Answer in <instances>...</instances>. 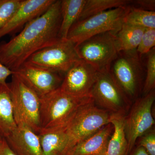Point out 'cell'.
Listing matches in <instances>:
<instances>
[{"mask_svg":"<svg viewBox=\"0 0 155 155\" xmlns=\"http://www.w3.org/2000/svg\"><path fill=\"white\" fill-rule=\"evenodd\" d=\"M98 72L91 64L80 59L64 74L60 89L77 97H91Z\"/></svg>","mask_w":155,"mask_h":155,"instance_id":"11","label":"cell"},{"mask_svg":"<svg viewBox=\"0 0 155 155\" xmlns=\"http://www.w3.org/2000/svg\"><path fill=\"white\" fill-rule=\"evenodd\" d=\"M38 134L42 155H68L72 150L64 127L41 129Z\"/></svg>","mask_w":155,"mask_h":155,"instance_id":"15","label":"cell"},{"mask_svg":"<svg viewBox=\"0 0 155 155\" xmlns=\"http://www.w3.org/2000/svg\"><path fill=\"white\" fill-rule=\"evenodd\" d=\"M5 139L17 155H42L38 134L26 125L17 126Z\"/></svg>","mask_w":155,"mask_h":155,"instance_id":"14","label":"cell"},{"mask_svg":"<svg viewBox=\"0 0 155 155\" xmlns=\"http://www.w3.org/2000/svg\"><path fill=\"white\" fill-rule=\"evenodd\" d=\"M111 116L107 111L98 107L93 101L81 107L64 126L71 149L110 123Z\"/></svg>","mask_w":155,"mask_h":155,"instance_id":"5","label":"cell"},{"mask_svg":"<svg viewBox=\"0 0 155 155\" xmlns=\"http://www.w3.org/2000/svg\"><path fill=\"white\" fill-rule=\"evenodd\" d=\"M0 155H17L11 149L5 139L0 145Z\"/></svg>","mask_w":155,"mask_h":155,"instance_id":"29","label":"cell"},{"mask_svg":"<svg viewBox=\"0 0 155 155\" xmlns=\"http://www.w3.org/2000/svg\"><path fill=\"white\" fill-rule=\"evenodd\" d=\"M17 127L8 84H0V137L5 139Z\"/></svg>","mask_w":155,"mask_h":155,"instance_id":"17","label":"cell"},{"mask_svg":"<svg viewBox=\"0 0 155 155\" xmlns=\"http://www.w3.org/2000/svg\"><path fill=\"white\" fill-rule=\"evenodd\" d=\"M146 55V74L142 92L143 95H145L154 90L155 87V48Z\"/></svg>","mask_w":155,"mask_h":155,"instance_id":"23","label":"cell"},{"mask_svg":"<svg viewBox=\"0 0 155 155\" xmlns=\"http://www.w3.org/2000/svg\"><path fill=\"white\" fill-rule=\"evenodd\" d=\"M115 33L99 34L76 44L75 50L79 59L91 64L98 71L108 70L119 52Z\"/></svg>","mask_w":155,"mask_h":155,"instance_id":"9","label":"cell"},{"mask_svg":"<svg viewBox=\"0 0 155 155\" xmlns=\"http://www.w3.org/2000/svg\"><path fill=\"white\" fill-rule=\"evenodd\" d=\"M132 2L130 0H86L78 21L110 9L129 5L132 4Z\"/></svg>","mask_w":155,"mask_h":155,"instance_id":"21","label":"cell"},{"mask_svg":"<svg viewBox=\"0 0 155 155\" xmlns=\"http://www.w3.org/2000/svg\"><path fill=\"white\" fill-rule=\"evenodd\" d=\"M14 74V72L7 68L0 62V84H7V78Z\"/></svg>","mask_w":155,"mask_h":155,"instance_id":"28","label":"cell"},{"mask_svg":"<svg viewBox=\"0 0 155 155\" xmlns=\"http://www.w3.org/2000/svg\"><path fill=\"white\" fill-rule=\"evenodd\" d=\"M123 23L145 28H155V11H146L129 5Z\"/></svg>","mask_w":155,"mask_h":155,"instance_id":"22","label":"cell"},{"mask_svg":"<svg viewBox=\"0 0 155 155\" xmlns=\"http://www.w3.org/2000/svg\"><path fill=\"white\" fill-rule=\"evenodd\" d=\"M75 45L68 40H61L36 52L24 64L64 75L80 60L75 50Z\"/></svg>","mask_w":155,"mask_h":155,"instance_id":"7","label":"cell"},{"mask_svg":"<svg viewBox=\"0 0 155 155\" xmlns=\"http://www.w3.org/2000/svg\"><path fill=\"white\" fill-rule=\"evenodd\" d=\"M13 72L39 97L60 88L64 77L61 73L25 64Z\"/></svg>","mask_w":155,"mask_h":155,"instance_id":"12","label":"cell"},{"mask_svg":"<svg viewBox=\"0 0 155 155\" xmlns=\"http://www.w3.org/2000/svg\"><path fill=\"white\" fill-rule=\"evenodd\" d=\"M107 71L131 102L139 97L144 83L145 69L136 50L119 51Z\"/></svg>","mask_w":155,"mask_h":155,"instance_id":"2","label":"cell"},{"mask_svg":"<svg viewBox=\"0 0 155 155\" xmlns=\"http://www.w3.org/2000/svg\"><path fill=\"white\" fill-rule=\"evenodd\" d=\"M155 46V28H146L136 51L140 57L147 54Z\"/></svg>","mask_w":155,"mask_h":155,"instance_id":"25","label":"cell"},{"mask_svg":"<svg viewBox=\"0 0 155 155\" xmlns=\"http://www.w3.org/2000/svg\"><path fill=\"white\" fill-rule=\"evenodd\" d=\"M91 97L98 107L112 115L125 117L133 104L116 84L107 70L99 71Z\"/></svg>","mask_w":155,"mask_h":155,"instance_id":"8","label":"cell"},{"mask_svg":"<svg viewBox=\"0 0 155 155\" xmlns=\"http://www.w3.org/2000/svg\"><path fill=\"white\" fill-rule=\"evenodd\" d=\"M4 138H2L0 137V145L2 143L3 141H4Z\"/></svg>","mask_w":155,"mask_h":155,"instance_id":"31","label":"cell"},{"mask_svg":"<svg viewBox=\"0 0 155 155\" xmlns=\"http://www.w3.org/2000/svg\"><path fill=\"white\" fill-rule=\"evenodd\" d=\"M129 154L130 155H150L143 147L138 146L134 149L132 150Z\"/></svg>","mask_w":155,"mask_h":155,"instance_id":"30","label":"cell"},{"mask_svg":"<svg viewBox=\"0 0 155 155\" xmlns=\"http://www.w3.org/2000/svg\"><path fill=\"white\" fill-rule=\"evenodd\" d=\"M124 116L112 115L114 130L108 141L105 155H127L128 143L125 130Z\"/></svg>","mask_w":155,"mask_h":155,"instance_id":"18","label":"cell"},{"mask_svg":"<svg viewBox=\"0 0 155 155\" xmlns=\"http://www.w3.org/2000/svg\"><path fill=\"white\" fill-rule=\"evenodd\" d=\"M129 5L110 9L77 21L69 30L67 39L77 44L99 34L117 32L123 24Z\"/></svg>","mask_w":155,"mask_h":155,"instance_id":"6","label":"cell"},{"mask_svg":"<svg viewBox=\"0 0 155 155\" xmlns=\"http://www.w3.org/2000/svg\"><path fill=\"white\" fill-rule=\"evenodd\" d=\"M39 97L41 129L64 127L81 107L93 101L91 97L69 95L60 88Z\"/></svg>","mask_w":155,"mask_h":155,"instance_id":"3","label":"cell"},{"mask_svg":"<svg viewBox=\"0 0 155 155\" xmlns=\"http://www.w3.org/2000/svg\"><path fill=\"white\" fill-rule=\"evenodd\" d=\"M138 146L141 147L150 155H155V130L153 127L137 140Z\"/></svg>","mask_w":155,"mask_h":155,"instance_id":"26","label":"cell"},{"mask_svg":"<svg viewBox=\"0 0 155 155\" xmlns=\"http://www.w3.org/2000/svg\"><path fill=\"white\" fill-rule=\"evenodd\" d=\"M146 29L123 23L115 33L118 51L136 50Z\"/></svg>","mask_w":155,"mask_h":155,"instance_id":"20","label":"cell"},{"mask_svg":"<svg viewBox=\"0 0 155 155\" xmlns=\"http://www.w3.org/2000/svg\"><path fill=\"white\" fill-rule=\"evenodd\" d=\"M155 100V90L134 101L125 117V130L129 155L138 139L153 127L152 107Z\"/></svg>","mask_w":155,"mask_h":155,"instance_id":"10","label":"cell"},{"mask_svg":"<svg viewBox=\"0 0 155 155\" xmlns=\"http://www.w3.org/2000/svg\"><path fill=\"white\" fill-rule=\"evenodd\" d=\"M113 130V125L109 123L77 143L68 155H105Z\"/></svg>","mask_w":155,"mask_h":155,"instance_id":"16","label":"cell"},{"mask_svg":"<svg viewBox=\"0 0 155 155\" xmlns=\"http://www.w3.org/2000/svg\"><path fill=\"white\" fill-rule=\"evenodd\" d=\"M61 0H55L47 11L26 24L8 42L0 45V62L14 71L31 56L61 40Z\"/></svg>","mask_w":155,"mask_h":155,"instance_id":"1","label":"cell"},{"mask_svg":"<svg viewBox=\"0 0 155 155\" xmlns=\"http://www.w3.org/2000/svg\"><path fill=\"white\" fill-rule=\"evenodd\" d=\"M8 84L17 126L26 125L38 134L41 129L39 97L14 74L11 82Z\"/></svg>","mask_w":155,"mask_h":155,"instance_id":"4","label":"cell"},{"mask_svg":"<svg viewBox=\"0 0 155 155\" xmlns=\"http://www.w3.org/2000/svg\"><path fill=\"white\" fill-rule=\"evenodd\" d=\"M22 0H0V30L10 21Z\"/></svg>","mask_w":155,"mask_h":155,"instance_id":"24","label":"cell"},{"mask_svg":"<svg viewBox=\"0 0 155 155\" xmlns=\"http://www.w3.org/2000/svg\"><path fill=\"white\" fill-rule=\"evenodd\" d=\"M137 5V8L148 11H155V0H137L133 1L132 4Z\"/></svg>","mask_w":155,"mask_h":155,"instance_id":"27","label":"cell"},{"mask_svg":"<svg viewBox=\"0 0 155 155\" xmlns=\"http://www.w3.org/2000/svg\"><path fill=\"white\" fill-rule=\"evenodd\" d=\"M85 2L86 0H61V39H67L69 30L79 19Z\"/></svg>","mask_w":155,"mask_h":155,"instance_id":"19","label":"cell"},{"mask_svg":"<svg viewBox=\"0 0 155 155\" xmlns=\"http://www.w3.org/2000/svg\"><path fill=\"white\" fill-rule=\"evenodd\" d=\"M55 0H22L20 6L8 22L0 30V38L18 31L24 25L39 17Z\"/></svg>","mask_w":155,"mask_h":155,"instance_id":"13","label":"cell"}]
</instances>
